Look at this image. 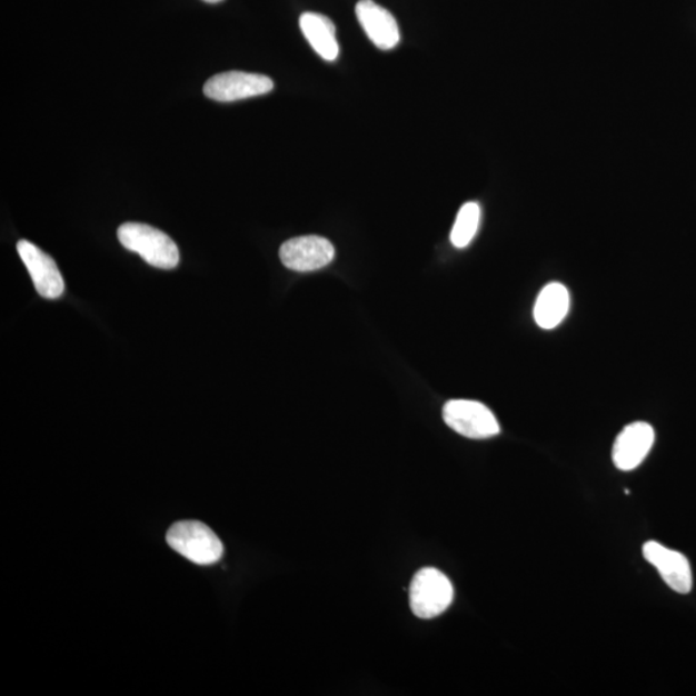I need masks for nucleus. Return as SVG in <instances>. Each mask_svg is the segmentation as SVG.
I'll use <instances>...</instances> for the list:
<instances>
[{
    "instance_id": "obj_4",
    "label": "nucleus",
    "mask_w": 696,
    "mask_h": 696,
    "mask_svg": "<svg viewBox=\"0 0 696 696\" xmlns=\"http://www.w3.org/2000/svg\"><path fill=\"white\" fill-rule=\"evenodd\" d=\"M443 417L453 431L468 439H490L500 432L496 416L479 401L450 400L445 404Z\"/></svg>"
},
{
    "instance_id": "obj_13",
    "label": "nucleus",
    "mask_w": 696,
    "mask_h": 696,
    "mask_svg": "<svg viewBox=\"0 0 696 696\" xmlns=\"http://www.w3.org/2000/svg\"><path fill=\"white\" fill-rule=\"evenodd\" d=\"M480 218V206L474 201H469L460 208L450 233L451 245L459 249L469 246V242L476 237L477 230H479Z\"/></svg>"
},
{
    "instance_id": "obj_8",
    "label": "nucleus",
    "mask_w": 696,
    "mask_h": 696,
    "mask_svg": "<svg viewBox=\"0 0 696 696\" xmlns=\"http://www.w3.org/2000/svg\"><path fill=\"white\" fill-rule=\"evenodd\" d=\"M18 252L30 274L38 294L48 299L60 298L64 282L58 265L50 256L28 240L18 242Z\"/></svg>"
},
{
    "instance_id": "obj_3",
    "label": "nucleus",
    "mask_w": 696,
    "mask_h": 696,
    "mask_svg": "<svg viewBox=\"0 0 696 696\" xmlns=\"http://www.w3.org/2000/svg\"><path fill=\"white\" fill-rule=\"evenodd\" d=\"M455 588L444 573L435 568L420 569L409 588L410 609L420 619L439 617L449 609Z\"/></svg>"
},
{
    "instance_id": "obj_6",
    "label": "nucleus",
    "mask_w": 696,
    "mask_h": 696,
    "mask_svg": "<svg viewBox=\"0 0 696 696\" xmlns=\"http://www.w3.org/2000/svg\"><path fill=\"white\" fill-rule=\"evenodd\" d=\"M280 260L289 270L311 272L322 269L335 260L336 249L331 242L317 235L290 239L280 248Z\"/></svg>"
},
{
    "instance_id": "obj_1",
    "label": "nucleus",
    "mask_w": 696,
    "mask_h": 696,
    "mask_svg": "<svg viewBox=\"0 0 696 696\" xmlns=\"http://www.w3.org/2000/svg\"><path fill=\"white\" fill-rule=\"evenodd\" d=\"M118 239L126 249L158 269L171 270L180 262V250L167 233L152 226L127 222L120 226Z\"/></svg>"
},
{
    "instance_id": "obj_14",
    "label": "nucleus",
    "mask_w": 696,
    "mask_h": 696,
    "mask_svg": "<svg viewBox=\"0 0 696 696\" xmlns=\"http://www.w3.org/2000/svg\"><path fill=\"white\" fill-rule=\"evenodd\" d=\"M205 2L215 4L222 2V0H205Z\"/></svg>"
},
{
    "instance_id": "obj_5",
    "label": "nucleus",
    "mask_w": 696,
    "mask_h": 696,
    "mask_svg": "<svg viewBox=\"0 0 696 696\" xmlns=\"http://www.w3.org/2000/svg\"><path fill=\"white\" fill-rule=\"evenodd\" d=\"M274 82L269 77L246 71H228L215 76L205 84V95L218 102H233L270 93Z\"/></svg>"
},
{
    "instance_id": "obj_11",
    "label": "nucleus",
    "mask_w": 696,
    "mask_h": 696,
    "mask_svg": "<svg viewBox=\"0 0 696 696\" xmlns=\"http://www.w3.org/2000/svg\"><path fill=\"white\" fill-rule=\"evenodd\" d=\"M570 309L568 288L561 282H549L534 305V319L541 329H554L563 322Z\"/></svg>"
},
{
    "instance_id": "obj_9",
    "label": "nucleus",
    "mask_w": 696,
    "mask_h": 696,
    "mask_svg": "<svg viewBox=\"0 0 696 696\" xmlns=\"http://www.w3.org/2000/svg\"><path fill=\"white\" fill-rule=\"evenodd\" d=\"M654 428L646 422H634L618 435L613 447V463L620 471H634L653 448Z\"/></svg>"
},
{
    "instance_id": "obj_7",
    "label": "nucleus",
    "mask_w": 696,
    "mask_h": 696,
    "mask_svg": "<svg viewBox=\"0 0 696 696\" xmlns=\"http://www.w3.org/2000/svg\"><path fill=\"white\" fill-rule=\"evenodd\" d=\"M643 555L659 571L666 585L677 594H689L693 589V571L689 560L682 553L674 551L658 541H646Z\"/></svg>"
},
{
    "instance_id": "obj_12",
    "label": "nucleus",
    "mask_w": 696,
    "mask_h": 696,
    "mask_svg": "<svg viewBox=\"0 0 696 696\" xmlns=\"http://www.w3.org/2000/svg\"><path fill=\"white\" fill-rule=\"evenodd\" d=\"M299 28L320 58L335 61L339 54V44L336 37V27L327 16L306 12L299 19Z\"/></svg>"
},
{
    "instance_id": "obj_2",
    "label": "nucleus",
    "mask_w": 696,
    "mask_h": 696,
    "mask_svg": "<svg viewBox=\"0 0 696 696\" xmlns=\"http://www.w3.org/2000/svg\"><path fill=\"white\" fill-rule=\"evenodd\" d=\"M167 541L176 553L197 565H213L223 556L220 538L200 521L176 523L167 533Z\"/></svg>"
},
{
    "instance_id": "obj_10",
    "label": "nucleus",
    "mask_w": 696,
    "mask_h": 696,
    "mask_svg": "<svg viewBox=\"0 0 696 696\" xmlns=\"http://www.w3.org/2000/svg\"><path fill=\"white\" fill-rule=\"evenodd\" d=\"M356 16L368 38L379 50H392L400 43L398 21L382 6L374 0H360L356 4Z\"/></svg>"
}]
</instances>
